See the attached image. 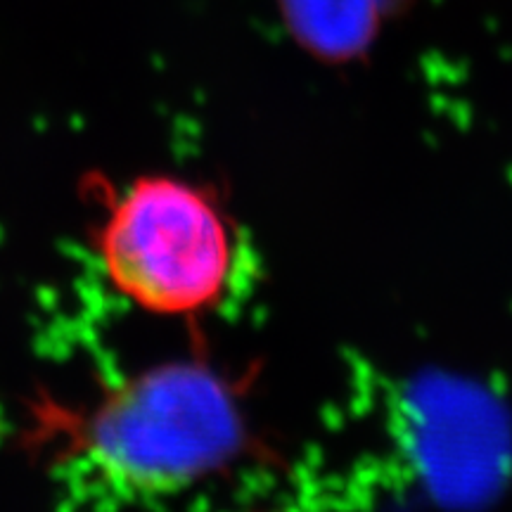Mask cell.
<instances>
[{"mask_svg":"<svg viewBox=\"0 0 512 512\" xmlns=\"http://www.w3.org/2000/svg\"><path fill=\"white\" fill-rule=\"evenodd\" d=\"M29 422L50 463L121 498L181 494L226 470L247 446L233 384L195 358L121 377L79 406L43 396Z\"/></svg>","mask_w":512,"mask_h":512,"instance_id":"obj_1","label":"cell"},{"mask_svg":"<svg viewBox=\"0 0 512 512\" xmlns=\"http://www.w3.org/2000/svg\"><path fill=\"white\" fill-rule=\"evenodd\" d=\"M98 195L93 249L119 297L171 318H195L228 302L245 268V245L214 190L150 174Z\"/></svg>","mask_w":512,"mask_h":512,"instance_id":"obj_2","label":"cell"},{"mask_svg":"<svg viewBox=\"0 0 512 512\" xmlns=\"http://www.w3.org/2000/svg\"><path fill=\"white\" fill-rule=\"evenodd\" d=\"M290 15L311 46L342 55L361 43L368 0H290Z\"/></svg>","mask_w":512,"mask_h":512,"instance_id":"obj_3","label":"cell"}]
</instances>
